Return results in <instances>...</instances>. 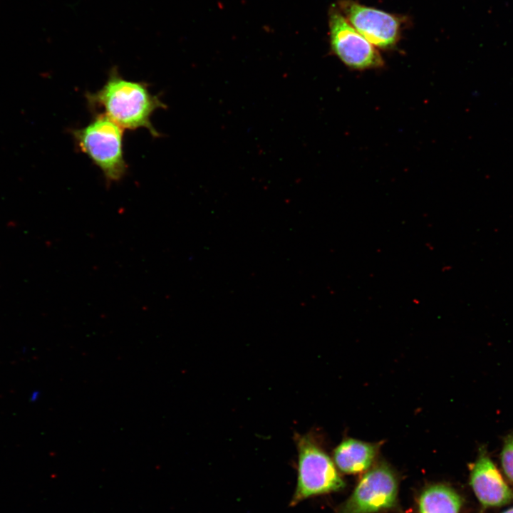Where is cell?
<instances>
[{"mask_svg": "<svg viewBox=\"0 0 513 513\" xmlns=\"http://www.w3.org/2000/svg\"><path fill=\"white\" fill-rule=\"evenodd\" d=\"M398 481L387 465L380 464L368 470L361 479L338 513H375L395 505Z\"/></svg>", "mask_w": 513, "mask_h": 513, "instance_id": "5", "label": "cell"}, {"mask_svg": "<svg viewBox=\"0 0 513 513\" xmlns=\"http://www.w3.org/2000/svg\"><path fill=\"white\" fill-rule=\"evenodd\" d=\"M470 484L483 506L499 507L513 499L512 491L484 450H480L472 469Z\"/></svg>", "mask_w": 513, "mask_h": 513, "instance_id": "7", "label": "cell"}, {"mask_svg": "<svg viewBox=\"0 0 513 513\" xmlns=\"http://www.w3.org/2000/svg\"><path fill=\"white\" fill-rule=\"evenodd\" d=\"M501 462L506 476L513 482V435L509 436L504 443Z\"/></svg>", "mask_w": 513, "mask_h": 513, "instance_id": "10", "label": "cell"}, {"mask_svg": "<svg viewBox=\"0 0 513 513\" xmlns=\"http://www.w3.org/2000/svg\"><path fill=\"white\" fill-rule=\"evenodd\" d=\"M297 484L291 505L312 496L341 489L345 482L328 455L308 435L296 437Z\"/></svg>", "mask_w": 513, "mask_h": 513, "instance_id": "3", "label": "cell"}, {"mask_svg": "<svg viewBox=\"0 0 513 513\" xmlns=\"http://www.w3.org/2000/svg\"><path fill=\"white\" fill-rule=\"evenodd\" d=\"M460 495L449 486L434 484L427 487L419 499L420 513H459Z\"/></svg>", "mask_w": 513, "mask_h": 513, "instance_id": "9", "label": "cell"}, {"mask_svg": "<svg viewBox=\"0 0 513 513\" xmlns=\"http://www.w3.org/2000/svg\"><path fill=\"white\" fill-rule=\"evenodd\" d=\"M328 28L331 50L346 66L367 69L383 64L375 47L351 25L336 4L328 12Z\"/></svg>", "mask_w": 513, "mask_h": 513, "instance_id": "4", "label": "cell"}, {"mask_svg": "<svg viewBox=\"0 0 513 513\" xmlns=\"http://www.w3.org/2000/svg\"><path fill=\"white\" fill-rule=\"evenodd\" d=\"M337 6L351 25L374 46L389 48L398 42L402 19L353 0H341Z\"/></svg>", "mask_w": 513, "mask_h": 513, "instance_id": "6", "label": "cell"}, {"mask_svg": "<svg viewBox=\"0 0 513 513\" xmlns=\"http://www.w3.org/2000/svg\"><path fill=\"white\" fill-rule=\"evenodd\" d=\"M502 513H513V508L503 512Z\"/></svg>", "mask_w": 513, "mask_h": 513, "instance_id": "11", "label": "cell"}, {"mask_svg": "<svg viewBox=\"0 0 513 513\" xmlns=\"http://www.w3.org/2000/svg\"><path fill=\"white\" fill-rule=\"evenodd\" d=\"M378 446L353 438L343 440L333 451V462L346 474L363 472L372 465Z\"/></svg>", "mask_w": 513, "mask_h": 513, "instance_id": "8", "label": "cell"}, {"mask_svg": "<svg viewBox=\"0 0 513 513\" xmlns=\"http://www.w3.org/2000/svg\"><path fill=\"white\" fill-rule=\"evenodd\" d=\"M123 130L103 113H97L86 126L71 130L77 147L102 171L108 186L119 182L127 172Z\"/></svg>", "mask_w": 513, "mask_h": 513, "instance_id": "2", "label": "cell"}, {"mask_svg": "<svg viewBox=\"0 0 513 513\" xmlns=\"http://www.w3.org/2000/svg\"><path fill=\"white\" fill-rule=\"evenodd\" d=\"M86 98L92 110L103 108V113L123 130L145 128L152 136L160 135L150 117L166 105L150 92L147 84L123 78L116 67L110 70L103 87L94 93L87 92Z\"/></svg>", "mask_w": 513, "mask_h": 513, "instance_id": "1", "label": "cell"}]
</instances>
